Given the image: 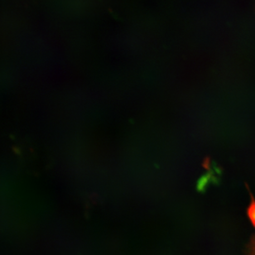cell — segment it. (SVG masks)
<instances>
[{
    "label": "cell",
    "instance_id": "6da1fadb",
    "mask_svg": "<svg viewBox=\"0 0 255 255\" xmlns=\"http://www.w3.org/2000/svg\"><path fill=\"white\" fill-rule=\"evenodd\" d=\"M254 255H255V253H254Z\"/></svg>",
    "mask_w": 255,
    "mask_h": 255
}]
</instances>
